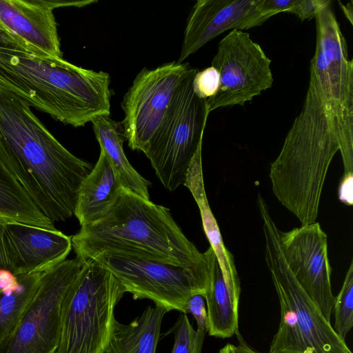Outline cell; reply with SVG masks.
<instances>
[{
  "instance_id": "obj_14",
  "label": "cell",
  "mask_w": 353,
  "mask_h": 353,
  "mask_svg": "<svg viewBox=\"0 0 353 353\" xmlns=\"http://www.w3.org/2000/svg\"><path fill=\"white\" fill-rule=\"evenodd\" d=\"M97 2L0 0V23L31 52L61 59L62 52L53 10L63 6L83 7Z\"/></svg>"
},
{
  "instance_id": "obj_22",
  "label": "cell",
  "mask_w": 353,
  "mask_h": 353,
  "mask_svg": "<svg viewBox=\"0 0 353 353\" xmlns=\"http://www.w3.org/2000/svg\"><path fill=\"white\" fill-rule=\"evenodd\" d=\"M43 272L16 275L18 285L0 290V341L14 329L34 295Z\"/></svg>"
},
{
  "instance_id": "obj_3",
  "label": "cell",
  "mask_w": 353,
  "mask_h": 353,
  "mask_svg": "<svg viewBox=\"0 0 353 353\" xmlns=\"http://www.w3.org/2000/svg\"><path fill=\"white\" fill-rule=\"evenodd\" d=\"M72 245L84 261L107 256L208 267L203 254L188 239L170 209L125 188L105 216L81 227Z\"/></svg>"
},
{
  "instance_id": "obj_6",
  "label": "cell",
  "mask_w": 353,
  "mask_h": 353,
  "mask_svg": "<svg viewBox=\"0 0 353 353\" xmlns=\"http://www.w3.org/2000/svg\"><path fill=\"white\" fill-rule=\"evenodd\" d=\"M125 293L120 281L94 260L85 261L61 305V328L55 353H105L114 308Z\"/></svg>"
},
{
  "instance_id": "obj_30",
  "label": "cell",
  "mask_w": 353,
  "mask_h": 353,
  "mask_svg": "<svg viewBox=\"0 0 353 353\" xmlns=\"http://www.w3.org/2000/svg\"><path fill=\"white\" fill-rule=\"evenodd\" d=\"M6 221H8L0 219V271L10 272L3 244V232Z\"/></svg>"
},
{
  "instance_id": "obj_13",
  "label": "cell",
  "mask_w": 353,
  "mask_h": 353,
  "mask_svg": "<svg viewBox=\"0 0 353 353\" xmlns=\"http://www.w3.org/2000/svg\"><path fill=\"white\" fill-rule=\"evenodd\" d=\"M272 17L263 10L262 0H198L187 20L176 62L181 63L227 30L255 28Z\"/></svg>"
},
{
  "instance_id": "obj_15",
  "label": "cell",
  "mask_w": 353,
  "mask_h": 353,
  "mask_svg": "<svg viewBox=\"0 0 353 353\" xmlns=\"http://www.w3.org/2000/svg\"><path fill=\"white\" fill-rule=\"evenodd\" d=\"M3 244L9 270L13 275L45 272L66 260L72 236L59 230L6 221Z\"/></svg>"
},
{
  "instance_id": "obj_5",
  "label": "cell",
  "mask_w": 353,
  "mask_h": 353,
  "mask_svg": "<svg viewBox=\"0 0 353 353\" xmlns=\"http://www.w3.org/2000/svg\"><path fill=\"white\" fill-rule=\"evenodd\" d=\"M257 204L263 221L265 259L281 312L269 353H352L294 276L282 252L279 230L261 195Z\"/></svg>"
},
{
  "instance_id": "obj_16",
  "label": "cell",
  "mask_w": 353,
  "mask_h": 353,
  "mask_svg": "<svg viewBox=\"0 0 353 353\" xmlns=\"http://www.w3.org/2000/svg\"><path fill=\"white\" fill-rule=\"evenodd\" d=\"M124 188L101 149L96 164L79 188L74 216L81 227L105 216L116 204Z\"/></svg>"
},
{
  "instance_id": "obj_2",
  "label": "cell",
  "mask_w": 353,
  "mask_h": 353,
  "mask_svg": "<svg viewBox=\"0 0 353 353\" xmlns=\"http://www.w3.org/2000/svg\"><path fill=\"white\" fill-rule=\"evenodd\" d=\"M0 159L52 221L74 215L93 165L69 152L14 94L0 88Z\"/></svg>"
},
{
  "instance_id": "obj_18",
  "label": "cell",
  "mask_w": 353,
  "mask_h": 353,
  "mask_svg": "<svg viewBox=\"0 0 353 353\" xmlns=\"http://www.w3.org/2000/svg\"><path fill=\"white\" fill-rule=\"evenodd\" d=\"M202 144L199 145L188 167L183 185L194 197L200 211L205 234L214 251L225 281L232 288L241 290L240 280L233 255L224 245L217 222L208 201L202 168Z\"/></svg>"
},
{
  "instance_id": "obj_31",
  "label": "cell",
  "mask_w": 353,
  "mask_h": 353,
  "mask_svg": "<svg viewBox=\"0 0 353 353\" xmlns=\"http://www.w3.org/2000/svg\"><path fill=\"white\" fill-rule=\"evenodd\" d=\"M235 334H236L239 342L238 345L235 346V353H263L251 347L239 331Z\"/></svg>"
},
{
  "instance_id": "obj_12",
  "label": "cell",
  "mask_w": 353,
  "mask_h": 353,
  "mask_svg": "<svg viewBox=\"0 0 353 353\" xmlns=\"http://www.w3.org/2000/svg\"><path fill=\"white\" fill-rule=\"evenodd\" d=\"M283 256L297 282L330 322L335 296L331 285L332 269L327 234L318 222L279 231Z\"/></svg>"
},
{
  "instance_id": "obj_7",
  "label": "cell",
  "mask_w": 353,
  "mask_h": 353,
  "mask_svg": "<svg viewBox=\"0 0 353 353\" xmlns=\"http://www.w3.org/2000/svg\"><path fill=\"white\" fill-rule=\"evenodd\" d=\"M198 70L190 68L161 126L143 152L161 183L171 192L184 183L190 161L203 142L210 114L206 99L193 90Z\"/></svg>"
},
{
  "instance_id": "obj_27",
  "label": "cell",
  "mask_w": 353,
  "mask_h": 353,
  "mask_svg": "<svg viewBox=\"0 0 353 353\" xmlns=\"http://www.w3.org/2000/svg\"><path fill=\"white\" fill-rule=\"evenodd\" d=\"M188 313L194 316L196 322L197 331L207 332L208 331V316L205 305V299L201 294L193 295L188 303Z\"/></svg>"
},
{
  "instance_id": "obj_26",
  "label": "cell",
  "mask_w": 353,
  "mask_h": 353,
  "mask_svg": "<svg viewBox=\"0 0 353 353\" xmlns=\"http://www.w3.org/2000/svg\"><path fill=\"white\" fill-rule=\"evenodd\" d=\"M330 3V0H296L288 13L295 14L301 21L311 19Z\"/></svg>"
},
{
  "instance_id": "obj_24",
  "label": "cell",
  "mask_w": 353,
  "mask_h": 353,
  "mask_svg": "<svg viewBox=\"0 0 353 353\" xmlns=\"http://www.w3.org/2000/svg\"><path fill=\"white\" fill-rule=\"evenodd\" d=\"M174 333L171 353H201L207 332L194 330L186 314L181 313L167 334Z\"/></svg>"
},
{
  "instance_id": "obj_25",
  "label": "cell",
  "mask_w": 353,
  "mask_h": 353,
  "mask_svg": "<svg viewBox=\"0 0 353 353\" xmlns=\"http://www.w3.org/2000/svg\"><path fill=\"white\" fill-rule=\"evenodd\" d=\"M219 84V74L211 65L196 72L193 79L192 86L193 90L197 97L207 100L217 93Z\"/></svg>"
},
{
  "instance_id": "obj_10",
  "label": "cell",
  "mask_w": 353,
  "mask_h": 353,
  "mask_svg": "<svg viewBox=\"0 0 353 353\" xmlns=\"http://www.w3.org/2000/svg\"><path fill=\"white\" fill-rule=\"evenodd\" d=\"M190 68L188 63L170 62L153 70L143 68L136 76L121 102V123L132 150L147 149Z\"/></svg>"
},
{
  "instance_id": "obj_29",
  "label": "cell",
  "mask_w": 353,
  "mask_h": 353,
  "mask_svg": "<svg viewBox=\"0 0 353 353\" xmlns=\"http://www.w3.org/2000/svg\"><path fill=\"white\" fill-rule=\"evenodd\" d=\"M339 198L347 205L353 203V174H343L339 183Z\"/></svg>"
},
{
  "instance_id": "obj_23",
  "label": "cell",
  "mask_w": 353,
  "mask_h": 353,
  "mask_svg": "<svg viewBox=\"0 0 353 353\" xmlns=\"http://www.w3.org/2000/svg\"><path fill=\"white\" fill-rule=\"evenodd\" d=\"M334 313L333 329L343 340L353 326V262L350 263L342 288L335 296L332 311Z\"/></svg>"
},
{
  "instance_id": "obj_9",
  "label": "cell",
  "mask_w": 353,
  "mask_h": 353,
  "mask_svg": "<svg viewBox=\"0 0 353 353\" xmlns=\"http://www.w3.org/2000/svg\"><path fill=\"white\" fill-rule=\"evenodd\" d=\"M85 261L76 256L43 272L39 287L0 353H55L60 341L65 294Z\"/></svg>"
},
{
  "instance_id": "obj_17",
  "label": "cell",
  "mask_w": 353,
  "mask_h": 353,
  "mask_svg": "<svg viewBox=\"0 0 353 353\" xmlns=\"http://www.w3.org/2000/svg\"><path fill=\"white\" fill-rule=\"evenodd\" d=\"M208 266L209 282L204 296L210 336L226 339L239 331V304L241 290L224 280L215 254L210 247L203 253Z\"/></svg>"
},
{
  "instance_id": "obj_28",
  "label": "cell",
  "mask_w": 353,
  "mask_h": 353,
  "mask_svg": "<svg viewBox=\"0 0 353 353\" xmlns=\"http://www.w3.org/2000/svg\"><path fill=\"white\" fill-rule=\"evenodd\" d=\"M296 0H262L264 10L272 17L280 12H289Z\"/></svg>"
},
{
  "instance_id": "obj_20",
  "label": "cell",
  "mask_w": 353,
  "mask_h": 353,
  "mask_svg": "<svg viewBox=\"0 0 353 353\" xmlns=\"http://www.w3.org/2000/svg\"><path fill=\"white\" fill-rule=\"evenodd\" d=\"M94 132L100 148L105 152L123 186L132 192L150 199L151 183L143 177L128 160L123 143L125 139L121 122L109 116H101L92 121Z\"/></svg>"
},
{
  "instance_id": "obj_19",
  "label": "cell",
  "mask_w": 353,
  "mask_h": 353,
  "mask_svg": "<svg viewBox=\"0 0 353 353\" xmlns=\"http://www.w3.org/2000/svg\"><path fill=\"white\" fill-rule=\"evenodd\" d=\"M165 309L148 306L128 324L115 321L105 353H156Z\"/></svg>"
},
{
  "instance_id": "obj_8",
  "label": "cell",
  "mask_w": 353,
  "mask_h": 353,
  "mask_svg": "<svg viewBox=\"0 0 353 353\" xmlns=\"http://www.w3.org/2000/svg\"><path fill=\"white\" fill-rule=\"evenodd\" d=\"M92 260L108 270L134 299H150L166 312L176 310L187 314L190 299L195 294L204 297L208 286V266L181 267L107 256Z\"/></svg>"
},
{
  "instance_id": "obj_11",
  "label": "cell",
  "mask_w": 353,
  "mask_h": 353,
  "mask_svg": "<svg viewBox=\"0 0 353 353\" xmlns=\"http://www.w3.org/2000/svg\"><path fill=\"white\" fill-rule=\"evenodd\" d=\"M211 65L219 74L220 84L217 93L206 100L209 112L243 105L273 84L271 59L241 30H232L219 41Z\"/></svg>"
},
{
  "instance_id": "obj_4",
  "label": "cell",
  "mask_w": 353,
  "mask_h": 353,
  "mask_svg": "<svg viewBox=\"0 0 353 353\" xmlns=\"http://www.w3.org/2000/svg\"><path fill=\"white\" fill-rule=\"evenodd\" d=\"M110 77L63 58L0 46V88L73 127L110 114Z\"/></svg>"
},
{
  "instance_id": "obj_32",
  "label": "cell",
  "mask_w": 353,
  "mask_h": 353,
  "mask_svg": "<svg viewBox=\"0 0 353 353\" xmlns=\"http://www.w3.org/2000/svg\"><path fill=\"white\" fill-rule=\"evenodd\" d=\"M339 3L340 4V7L342 9L345 16L347 18L350 23L352 25V1H350V3H348L346 5H344L340 1H339Z\"/></svg>"
},
{
  "instance_id": "obj_1",
  "label": "cell",
  "mask_w": 353,
  "mask_h": 353,
  "mask_svg": "<svg viewBox=\"0 0 353 353\" xmlns=\"http://www.w3.org/2000/svg\"><path fill=\"white\" fill-rule=\"evenodd\" d=\"M314 19L316 48L303 107L269 173L274 195L301 225L316 222L337 152L343 174H353V60L331 6Z\"/></svg>"
},
{
  "instance_id": "obj_21",
  "label": "cell",
  "mask_w": 353,
  "mask_h": 353,
  "mask_svg": "<svg viewBox=\"0 0 353 353\" xmlns=\"http://www.w3.org/2000/svg\"><path fill=\"white\" fill-rule=\"evenodd\" d=\"M0 219L55 230L0 159Z\"/></svg>"
},
{
  "instance_id": "obj_33",
  "label": "cell",
  "mask_w": 353,
  "mask_h": 353,
  "mask_svg": "<svg viewBox=\"0 0 353 353\" xmlns=\"http://www.w3.org/2000/svg\"><path fill=\"white\" fill-rule=\"evenodd\" d=\"M219 353H235V345L228 343L220 349Z\"/></svg>"
}]
</instances>
